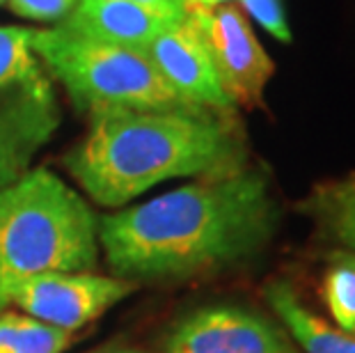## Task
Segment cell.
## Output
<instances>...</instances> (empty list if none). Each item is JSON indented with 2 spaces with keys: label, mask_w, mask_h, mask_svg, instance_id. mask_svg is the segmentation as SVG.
I'll return each instance as SVG.
<instances>
[{
  "label": "cell",
  "mask_w": 355,
  "mask_h": 353,
  "mask_svg": "<svg viewBox=\"0 0 355 353\" xmlns=\"http://www.w3.org/2000/svg\"><path fill=\"white\" fill-rule=\"evenodd\" d=\"M279 207L261 170L202 177L99 221V246L122 280H188L259 252Z\"/></svg>",
  "instance_id": "obj_1"
},
{
  "label": "cell",
  "mask_w": 355,
  "mask_h": 353,
  "mask_svg": "<svg viewBox=\"0 0 355 353\" xmlns=\"http://www.w3.org/2000/svg\"><path fill=\"white\" fill-rule=\"evenodd\" d=\"M64 165L96 205L119 209L168 179L232 175L248 149L234 112L119 108L89 115Z\"/></svg>",
  "instance_id": "obj_2"
},
{
  "label": "cell",
  "mask_w": 355,
  "mask_h": 353,
  "mask_svg": "<svg viewBox=\"0 0 355 353\" xmlns=\"http://www.w3.org/2000/svg\"><path fill=\"white\" fill-rule=\"evenodd\" d=\"M99 221L55 172L35 168L0 189V289L24 277L94 271Z\"/></svg>",
  "instance_id": "obj_3"
},
{
  "label": "cell",
  "mask_w": 355,
  "mask_h": 353,
  "mask_svg": "<svg viewBox=\"0 0 355 353\" xmlns=\"http://www.w3.org/2000/svg\"><path fill=\"white\" fill-rule=\"evenodd\" d=\"M30 49L89 115L119 108H195L172 92L140 51L83 40L58 26L33 30Z\"/></svg>",
  "instance_id": "obj_4"
},
{
  "label": "cell",
  "mask_w": 355,
  "mask_h": 353,
  "mask_svg": "<svg viewBox=\"0 0 355 353\" xmlns=\"http://www.w3.org/2000/svg\"><path fill=\"white\" fill-rule=\"evenodd\" d=\"M30 33L0 26V189L26 175L60 122L51 76L30 49Z\"/></svg>",
  "instance_id": "obj_5"
},
{
  "label": "cell",
  "mask_w": 355,
  "mask_h": 353,
  "mask_svg": "<svg viewBox=\"0 0 355 353\" xmlns=\"http://www.w3.org/2000/svg\"><path fill=\"white\" fill-rule=\"evenodd\" d=\"M133 291L135 282L94 271L42 273L0 289V307L14 305L44 324L76 333Z\"/></svg>",
  "instance_id": "obj_6"
},
{
  "label": "cell",
  "mask_w": 355,
  "mask_h": 353,
  "mask_svg": "<svg viewBox=\"0 0 355 353\" xmlns=\"http://www.w3.org/2000/svg\"><path fill=\"white\" fill-rule=\"evenodd\" d=\"M204 42L225 96L234 108H254L273 78L275 64L257 40L248 19L236 5L214 10L191 7L186 12Z\"/></svg>",
  "instance_id": "obj_7"
},
{
  "label": "cell",
  "mask_w": 355,
  "mask_h": 353,
  "mask_svg": "<svg viewBox=\"0 0 355 353\" xmlns=\"http://www.w3.org/2000/svg\"><path fill=\"white\" fill-rule=\"evenodd\" d=\"M161 353H303L289 333L241 305H207L181 319Z\"/></svg>",
  "instance_id": "obj_8"
},
{
  "label": "cell",
  "mask_w": 355,
  "mask_h": 353,
  "mask_svg": "<svg viewBox=\"0 0 355 353\" xmlns=\"http://www.w3.org/2000/svg\"><path fill=\"white\" fill-rule=\"evenodd\" d=\"M145 55L158 76L188 106L218 112L236 110L225 96L202 37L188 14L161 30L145 49Z\"/></svg>",
  "instance_id": "obj_9"
},
{
  "label": "cell",
  "mask_w": 355,
  "mask_h": 353,
  "mask_svg": "<svg viewBox=\"0 0 355 353\" xmlns=\"http://www.w3.org/2000/svg\"><path fill=\"white\" fill-rule=\"evenodd\" d=\"M170 24L177 21L131 0H78L76 7L55 26L83 40L145 53L154 37Z\"/></svg>",
  "instance_id": "obj_10"
},
{
  "label": "cell",
  "mask_w": 355,
  "mask_h": 353,
  "mask_svg": "<svg viewBox=\"0 0 355 353\" xmlns=\"http://www.w3.org/2000/svg\"><path fill=\"white\" fill-rule=\"evenodd\" d=\"M270 310L282 321V328L303 353H355V335L344 333L300 300L289 282L275 280L266 289Z\"/></svg>",
  "instance_id": "obj_11"
},
{
  "label": "cell",
  "mask_w": 355,
  "mask_h": 353,
  "mask_svg": "<svg viewBox=\"0 0 355 353\" xmlns=\"http://www.w3.org/2000/svg\"><path fill=\"white\" fill-rule=\"evenodd\" d=\"M303 212L312 216L319 230L342 250L355 255V175L330 179L314 186L303 202Z\"/></svg>",
  "instance_id": "obj_12"
},
{
  "label": "cell",
  "mask_w": 355,
  "mask_h": 353,
  "mask_svg": "<svg viewBox=\"0 0 355 353\" xmlns=\"http://www.w3.org/2000/svg\"><path fill=\"white\" fill-rule=\"evenodd\" d=\"M71 333L24 312L0 314V353H62Z\"/></svg>",
  "instance_id": "obj_13"
},
{
  "label": "cell",
  "mask_w": 355,
  "mask_h": 353,
  "mask_svg": "<svg viewBox=\"0 0 355 353\" xmlns=\"http://www.w3.org/2000/svg\"><path fill=\"white\" fill-rule=\"evenodd\" d=\"M321 296L332 321L344 333L355 335V255L339 250L323 273Z\"/></svg>",
  "instance_id": "obj_14"
},
{
  "label": "cell",
  "mask_w": 355,
  "mask_h": 353,
  "mask_svg": "<svg viewBox=\"0 0 355 353\" xmlns=\"http://www.w3.org/2000/svg\"><path fill=\"white\" fill-rule=\"evenodd\" d=\"M76 3L78 0H7L14 14L40 24H60Z\"/></svg>",
  "instance_id": "obj_15"
},
{
  "label": "cell",
  "mask_w": 355,
  "mask_h": 353,
  "mask_svg": "<svg viewBox=\"0 0 355 353\" xmlns=\"http://www.w3.org/2000/svg\"><path fill=\"white\" fill-rule=\"evenodd\" d=\"M241 5L245 7V12L254 21H259L263 30H268L279 42H291V30L286 26L284 10L279 0H241Z\"/></svg>",
  "instance_id": "obj_16"
},
{
  "label": "cell",
  "mask_w": 355,
  "mask_h": 353,
  "mask_svg": "<svg viewBox=\"0 0 355 353\" xmlns=\"http://www.w3.org/2000/svg\"><path fill=\"white\" fill-rule=\"evenodd\" d=\"M131 3L147 7V10H152L172 21L186 19V12H188V0H131Z\"/></svg>",
  "instance_id": "obj_17"
},
{
  "label": "cell",
  "mask_w": 355,
  "mask_h": 353,
  "mask_svg": "<svg viewBox=\"0 0 355 353\" xmlns=\"http://www.w3.org/2000/svg\"><path fill=\"white\" fill-rule=\"evenodd\" d=\"M227 0H188V10L191 7H202V10H214L218 5H225Z\"/></svg>",
  "instance_id": "obj_18"
},
{
  "label": "cell",
  "mask_w": 355,
  "mask_h": 353,
  "mask_svg": "<svg viewBox=\"0 0 355 353\" xmlns=\"http://www.w3.org/2000/svg\"><path fill=\"white\" fill-rule=\"evenodd\" d=\"M92 353H152V351H142V349H133V347H108V349H99Z\"/></svg>",
  "instance_id": "obj_19"
},
{
  "label": "cell",
  "mask_w": 355,
  "mask_h": 353,
  "mask_svg": "<svg viewBox=\"0 0 355 353\" xmlns=\"http://www.w3.org/2000/svg\"><path fill=\"white\" fill-rule=\"evenodd\" d=\"M7 3V0H0V5H5Z\"/></svg>",
  "instance_id": "obj_20"
}]
</instances>
